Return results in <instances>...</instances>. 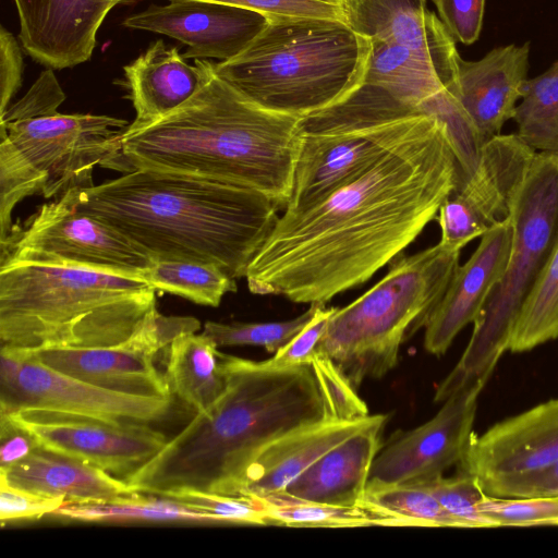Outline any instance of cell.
<instances>
[{"label":"cell","mask_w":558,"mask_h":558,"mask_svg":"<svg viewBox=\"0 0 558 558\" xmlns=\"http://www.w3.org/2000/svg\"><path fill=\"white\" fill-rule=\"evenodd\" d=\"M461 183L446 124L423 114L365 171L307 207L284 209L248 265L247 287L326 304L399 257Z\"/></svg>","instance_id":"6da1fadb"},{"label":"cell","mask_w":558,"mask_h":558,"mask_svg":"<svg viewBox=\"0 0 558 558\" xmlns=\"http://www.w3.org/2000/svg\"><path fill=\"white\" fill-rule=\"evenodd\" d=\"M219 362L227 384L223 393L123 478L137 492L240 496L250 466L267 446L329 418L311 364L266 368L220 351Z\"/></svg>","instance_id":"7a4b0ae2"},{"label":"cell","mask_w":558,"mask_h":558,"mask_svg":"<svg viewBox=\"0 0 558 558\" xmlns=\"http://www.w3.org/2000/svg\"><path fill=\"white\" fill-rule=\"evenodd\" d=\"M73 196L78 211L116 229L151 260L210 264L234 279L245 277L283 209L252 189L155 169L73 189Z\"/></svg>","instance_id":"3957f363"},{"label":"cell","mask_w":558,"mask_h":558,"mask_svg":"<svg viewBox=\"0 0 558 558\" xmlns=\"http://www.w3.org/2000/svg\"><path fill=\"white\" fill-rule=\"evenodd\" d=\"M300 117L264 109L213 72L162 119L126 129L120 171L155 169L258 191L286 208L300 147Z\"/></svg>","instance_id":"277c9868"},{"label":"cell","mask_w":558,"mask_h":558,"mask_svg":"<svg viewBox=\"0 0 558 558\" xmlns=\"http://www.w3.org/2000/svg\"><path fill=\"white\" fill-rule=\"evenodd\" d=\"M155 308L156 289L143 277L0 258V349L116 345Z\"/></svg>","instance_id":"5b68a950"},{"label":"cell","mask_w":558,"mask_h":558,"mask_svg":"<svg viewBox=\"0 0 558 558\" xmlns=\"http://www.w3.org/2000/svg\"><path fill=\"white\" fill-rule=\"evenodd\" d=\"M371 41L336 19L269 20L215 74L255 105L303 118L349 94L363 80Z\"/></svg>","instance_id":"8992f818"},{"label":"cell","mask_w":558,"mask_h":558,"mask_svg":"<svg viewBox=\"0 0 558 558\" xmlns=\"http://www.w3.org/2000/svg\"><path fill=\"white\" fill-rule=\"evenodd\" d=\"M460 252L438 242L396 258L373 288L336 308L317 351L355 388L386 375L397 365L401 344L425 328L459 266Z\"/></svg>","instance_id":"52a82bcc"},{"label":"cell","mask_w":558,"mask_h":558,"mask_svg":"<svg viewBox=\"0 0 558 558\" xmlns=\"http://www.w3.org/2000/svg\"><path fill=\"white\" fill-rule=\"evenodd\" d=\"M511 223L506 270L474 320L459 362L437 387L435 402H444L469 383L488 381L509 349L521 308L558 241V154H535L514 202Z\"/></svg>","instance_id":"ba28073f"},{"label":"cell","mask_w":558,"mask_h":558,"mask_svg":"<svg viewBox=\"0 0 558 558\" xmlns=\"http://www.w3.org/2000/svg\"><path fill=\"white\" fill-rule=\"evenodd\" d=\"M126 120L57 110L0 117V240L12 229V211L25 197L61 196L93 184L96 166L118 168Z\"/></svg>","instance_id":"9c48e42d"},{"label":"cell","mask_w":558,"mask_h":558,"mask_svg":"<svg viewBox=\"0 0 558 558\" xmlns=\"http://www.w3.org/2000/svg\"><path fill=\"white\" fill-rule=\"evenodd\" d=\"M422 116L392 119L342 98L301 118L292 191L284 209L307 207L365 171L409 134Z\"/></svg>","instance_id":"30bf717a"},{"label":"cell","mask_w":558,"mask_h":558,"mask_svg":"<svg viewBox=\"0 0 558 558\" xmlns=\"http://www.w3.org/2000/svg\"><path fill=\"white\" fill-rule=\"evenodd\" d=\"M0 357V414L39 412L109 424H150L165 420L172 407V396L101 388L17 351L1 349Z\"/></svg>","instance_id":"8fae6325"},{"label":"cell","mask_w":558,"mask_h":558,"mask_svg":"<svg viewBox=\"0 0 558 558\" xmlns=\"http://www.w3.org/2000/svg\"><path fill=\"white\" fill-rule=\"evenodd\" d=\"M19 257L143 277L151 259L109 225L76 209L73 189L13 223L0 258Z\"/></svg>","instance_id":"7c38bea8"},{"label":"cell","mask_w":558,"mask_h":558,"mask_svg":"<svg viewBox=\"0 0 558 558\" xmlns=\"http://www.w3.org/2000/svg\"><path fill=\"white\" fill-rule=\"evenodd\" d=\"M535 154L518 134H498L487 140L473 175L439 208V242L461 250L510 220Z\"/></svg>","instance_id":"4fadbf2b"},{"label":"cell","mask_w":558,"mask_h":558,"mask_svg":"<svg viewBox=\"0 0 558 558\" xmlns=\"http://www.w3.org/2000/svg\"><path fill=\"white\" fill-rule=\"evenodd\" d=\"M486 383L466 384L429 421L393 436L374 459L368 483L420 484L458 465L473 435L477 400Z\"/></svg>","instance_id":"5bb4252c"},{"label":"cell","mask_w":558,"mask_h":558,"mask_svg":"<svg viewBox=\"0 0 558 558\" xmlns=\"http://www.w3.org/2000/svg\"><path fill=\"white\" fill-rule=\"evenodd\" d=\"M48 450L84 461L117 476H128L167 444V436L146 423L100 421L39 413L0 414Z\"/></svg>","instance_id":"9a60e30c"},{"label":"cell","mask_w":558,"mask_h":558,"mask_svg":"<svg viewBox=\"0 0 558 558\" xmlns=\"http://www.w3.org/2000/svg\"><path fill=\"white\" fill-rule=\"evenodd\" d=\"M264 14L205 0H169L128 16L123 26L174 38L187 46L185 59L230 60L266 27Z\"/></svg>","instance_id":"2e32d148"},{"label":"cell","mask_w":558,"mask_h":558,"mask_svg":"<svg viewBox=\"0 0 558 558\" xmlns=\"http://www.w3.org/2000/svg\"><path fill=\"white\" fill-rule=\"evenodd\" d=\"M558 461V398L473 433L459 470L477 483L533 472Z\"/></svg>","instance_id":"e0dca14e"},{"label":"cell","mask_w":558,"mask_h":558,"mask_svg":"<svg viewBox=\"0 0 558 558\" xmlns=\"http://www.w3.org/2000/svg\"><path fill=\"white\" fill-rule=\"evenodd\" d=\"M124 0H14L24 50L51 69L88 61L107 14Z\"/></svg>","instance_id":"ac0fdd59"},{"label":"cell","mask_w":558,"mask_h":558,"mask_svg":"<svg viewBox=\"0 0 558 558\" xmlns=\"http://www.w3.org/2000/svg\"><path fill=\"white\" fill-rule=\"evenodd\" d=\"M511 243L510 219L484 233L471 257L458 266L424 328L427 352L437 356L445 354L457 335L474 323L506 270Z\"/></svg>","instance_id":"d6986e66"},{"label":"cell","mask_w":558,"mask_h":558,"mask_svg":"<svg viewBox=\"0 0 558 558\" xmlns=\"http://www.w3.org/2000/svg\"><path fill=\"white\" fill-rule=\"evenodd\" d=\"M530 43L495 47L477 61L458 60L454 84L448 89L485 143L513 118L529 80Z\"/></svg>","instance_id":"ffe728a7"},{"label":"cell","mask_w":558,"mask_h":558,"mask_svg":"<svg viewBox=\"0 0 558 558\" xmlns=\"http://www.w3.org/2000/svg\"><path fill=\"white\" fill-rule=\"evenodd\" d=\"M17 352L101 388L133 395L172 396L166 376L155 366L156 354L140 329L126 341L110 347Z\"/></svg>","instance_id":"44dd1931"},{"label":"cell","mask_w":558,"mask_h":558,"mask_svg":"<svg viewBox=\"0 0 558 558\" xmlns=\"http://www.w3.org/2000/svg\"><path fill=\"white\" fill-rule=\"evenodd\" d=\"M124 85L135 109L129 130L149 125L168 116L206 83L213 62L196 59L189 64L178 48H167L162 39L123 68Z\"/></svg>","instance_id":"7402d4cb"},{"label":"cell","mask_w":558,"mask_h":558,"mask_svg":"<svg viewBox=\"0 0 558 558\" xmlns=\"http://www.w3.org/2000/svg\"><path fill=\"white\" fill-rule=\"evenodd\" d=\"M0 484L65 502L110 501L140 493L100 468L40 446L20 462L0 469Z\"/></svg>","instance_id":"603a6c76"},{"label":"cell","mask_w":558,"mask_h":558,"mask_svg":"<svg viewBox=\"0 0 558 558\" xmlns=\"http://www.w3.org/2000/svg\"><path fill=\"white\" fill-rule=\"evenodd\" d=\"M383 416L374 414L353 421L324 418L279 437L254 460L240 496L263 498L284 490L323 454Z\"/></svg>","instance_id":"cb8c5ba5"},{"label":"cell","mask_w":558,"mask_h":558,"mask_svg":"<svg viewBox=\"0 0 558 558\" xmlns=\"http://www.w3.org/2000/svg\"><path fill=\"white\" fill-rule=\"evenodd\" d=\"M387 416L350 436L310 465L283 492L312 502L355 506L368 483L374 459L381 448Z\"/></svg>","instance_id":"d4e9b609"},{"label":"cell","mask_w":558,"mask_h":558,"mask_svg":"<svg viewBox=\"0 0 558 558\" xmlns=\"http://www.w3.org/2000/svg\"><path fill=\"white\" fill-rule=\"evenodd\" d=\"M427 0H344V20L369 41L416 49H456V40Z\"/></svg>","instance_id":"484cf974"},{"label":"cell","mask_w":558,"mask_h":558,"mask_svg":"<svg viewBox=\"0 0 558 558\" xmlns=\"http://www.w3.org/2000/svg\"><path fill=\"white\" fill-rule=\"evenodd\" d=\"M166 378L172 395L196 413L211 407L226 389L218 345L204 333L178 336L167 348Z\"/></svg>","instance_id":"4316f807"},{"label":"cell","mask_w":558,"mask_h":558,"mask_svg":"<svg viewBox=\"0 0 558 558\" xmlns=\"http://www.w3.org/2000/svg\"><path fill=\"white\" fill-rule=\"evenodd\" d=\"M150 496L137 493L110 501L64 502L53 514L83 522L140 520L219 523L211 514L191 509L174 499Z\"/></svg>","instance_id":"83f0119b"},{"label":"cell","mask_w":558,"mask_h":558,"mask_svg":"<svg viewBox=\"0 0 558 558\" xmlns=\"http://www.w3.org/2000/svg\"><path fill=\"white\" fill-rule=\"evenodd\" d=\"M360 506L395 520L398 526L468 525L449 513L423 486L417 484L367 483Z\"/></svg>","instance_id":"f1b7e54d"},{"label":"cell","mask_w":558,"mask_h":558,"mask_svg":"<svg viewBox=\"0 0 558 558\" xmlns=\"http://www.w3.org/2000/svg\"><path fill=\"white\" fill-rule=\"evenodd\" d=\"M143 278L156 291L179 295L206 306H218L228 292L236 291L235 279L221 268L182 259H155Z\"/></svg>","instance_id":"f546056e"},{"label":"cell","mask_w":558,"mask_h":558,"mask_svg":"<svg viewBox=\"0 0 558 558\" xmlns=\"http://www.w3.org/2000/svg\"><path fill=\"white\" fill-rule=\"evenodd\" d=\"M272 525L301 527L398 526L397 522L360 505L333 506L278 492L260 498Z\"/></svg>","instance_id":"4dcf8cb0"},{"label":"cell","mask_w":558,"mask_h":558,"mask_svg":"<svg viewBox=\"0 0 558 558\" xmlns=\"http://www.w3.org/2000/svg\"><path fill=\"white\" fill-rule=\"evenodd\" d=\"M517 134L533 149L558 154V60L529 78L512 118Z\"/></svg>","instance_id":"1f68e13d"},{"label":"cell","mask_w":558,"mask_h":558,"mask_svg":"<svg viewBox=\"0 0 558 558\" xmlns=\"http://www.w3.org/2000/svg\"><path fill=\"white\" fill-rule=\"evenodd\" d=\"M558 338V241L518 316L509 351H530Z\"/></svg>","instance_id":"d6a6232c"},{"label":"cell","mask_w":558,"mask_h":558,"mask_svg":"<svg viewBox=\"0 0 558 558\" xmlns=\"http://www.w3.org/2000/svg\"><path fill=\"white\" fill-rule=\"evenodd\" d=\"M310 305V308L300 316L282 322L231 324L206 322L202 333L218 347L258 345L270 353H276L313 318L319 303Z\"/></svg>","instance_id":"836d02e7"},{"label":"cell","mask_w":558,"mask_h":558,"mask_svg":"<svg viewBox=\"0 0 558 558\" xmlns=\"http://www.w3.org/2000/svg\"><path fill=\"white\" fill-rule=\"evenodd\" d=\"M417 485L426 488L449 513L462 520L468 529L494 527L480 508L486 494L476 478L468 472L458 470L453 476L442 475Z\"/></svg>","instance_id":"e575fe53"},{"label":"cell","mask_w":558,"mask_h":558,"mask_svg":"<svg viewBox=\"0 0 558 558\" xmlns=\"http://www.w3.org/2000/svg\"><path fill=\"white\" fill-rule=\"evenodd\" d=\"M310 364L316 377L329 418L353 421L369 415L355 387L326 354L316 351Z\"/></svg>","instance_id":"d590c367"},{"label":"cell","mask_w":558,"mask_h":558,"mask_svg":"<svg viewBox=\"0 0 558 558\" xmlns=\"http://www.w3.org/2000/svg\"><path fill=\"white\" fill-rule=\"evenodd\" d=\"M191 509L215 517L219 523L272 525L260 498L223 496L196 490L178 492L166 496Z\"/></svg>","instance_id":"8d00e7d4"},{"label":"cell","mask_w":558,"mask_h":558,"mask_svg":"<svg viewBox=\"0 0 558 558\" xmlns=\"http://www.w3.org/2000/svg\"><path fill=\"white\" fill-rule=\"evenodd\" d=\"M480 508L494 527L555 525L558 521V499L555 498H499L486 495Z\"/></svg>","instance_id":"74e56055"},{"label":"cell","mask_w":558,"mask_h":558,"mask_svg":"<svg viewBox=\"0 0 558 558\" xmlns=\"http://www.w3.org/2000/svg\"><path fill=\"white\" fill-rule=\"evenodd\" d=\"M257 11L269 20H344V0H205Z\"/></svg>","instance_id":"f35d334b"},{"label":"cell","mask_w":558,"mask_h":558,"mask_svg":"<svg viewBox=\"0 0 558 558\" xmlns=\"http://www.w3.org/2000/svg\"><path fill=\"white\" fill-rule=\"evenodd\" d=\"M336 308L319 304L313 318L290 342L277 351L274 357L257 363L266 368H284L310 364L326 331L328 320Z\"/></svg>","instance_id":"ab89813d"},{"label":"cell","mask_w":558,"mask_h":558,"mask_svg":"<svg viewBox=\"0 0 558 558\" xmlns=\"http://www.w3.org/2000/svg\"><path fill=\"white\" fill-rule=\"evenodd\" d=\"M487 496L499 498L558 499V461L533 472L480 485Z\"/></svg>","instance_id":"60d3db41"},{"label":"cell","mask_w":558,"mask_h":558,"mask_svg":"<svg viewBox=\"0 0 558 558\" xmlns=\"http://www.w3.org/2000/svg\"><path fill=\"white\" fill-rule=\"evenodd\" d=\"M438 17L456 41L474 44L481 35L485 0H432Z\"/></svg>","instance_id":"b9f144b4"},{"label":"cell","mask_w":558,"mask_h":558,"mask_svg":"<svg viewBox=\"0 0 558 558\" xmlns=\"http://www.w3.org/2000/svg\"><path fill=\"white\" fill-rule=\"evenodd\" d=\"M65 500L45 497L0 484V519L7 521L37 519L54 513Z\"/></svg>","instance_id":"7bdbcfd3"},{"label":"cell","mask_w":558,"mask_h":558,"mask_svg":"<svg viewBox=\"0 0 558 558\" xmlns=\"http://www.w3.org/2000/svg\"><path fill=\"white\" fill-rule=\"evenodd\" d=\"M65 99L52 70L43 71L29 90L15 104L9 106L0 117H28L57 110Z\"/></svg>","instance_id":"ee69618b"},{"label":"cell","mask_w":558,"mask_h":558,"mask_svg":"<svg viewBox=\"0 0 558 558\" xmlns=\"http://www.w3.org/2000/svg\"><path fill=\"white\" fill-rule=\"evenodd\" d=\"M23 54L16 38L0 27V114L9 108L23 81Z\"/></svg>","instance_id":"f6af8a7d"},{"label":"cell","mask_w":558,"mask_h":558,"mask_svg":"<svg viewBox=\"0 0 558 558\" xmlns=\"http://www.w3.org/2000/svg\"><path fill=\"white\" fill-rule=\"evenodd\" d=\"M0 469L20 462L39 446L29 434L4 418H0Z\"/></svg>","instance_id":"bcb514c9"},{"label":"cell","mask_w":558,"mask_h":558,"mask_svg":"<svg viewBox=\"0 0 558 558\" xmlns=\"http://www.w3.org/2000/svg\"><path fill=\"white\" fill-rule=\"evenodd\" d=\"M555 525H558V521L555 523Z\"/></svg>","instance_id":"7dc6e473"}]
</instances>
